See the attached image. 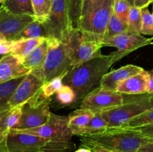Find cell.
<instances>
[{"label": "cell", "instance_id": "obj_29", "mask_svg": "<svg viewBox=\"0 0 153 152\" xmlns=\"http://www.w3.org/2000/svg\"><path fill=\"white\" fill-rule=\"evenodd\" d=\"M150 124H153V108L142 113L140 116L133 118L128 123L121 128H138Z\"/></svg>", "mask_w": 153, "mask_h": 152}, {"label": "cell", "instance_id": "obj_48", "mask_svg": "<svg viewBox=\"0 0 153 152\" xmlns=\"http://www.w3.org/2000/svg\"><path fill=\"white\" fill-rule=\"evenodd\" d=\"M152 15H153V10H152Z\"/></svg>", "mask_w": 153, "mask_h": 152}, {"label": "cell", "instance_id": "obj_14", "mask_svg": "<svg viewBox=\"0 0 153 152\" xmlns=\"http://www.w3.org/2000/svg\"><path fill=\"white\" fill-rule=\"evenodd\" d=\"M143 70L137 66L128 64L106 73L100 83V87L105 90L117 91V88L121 83L128 77L138 74Z\"/></svg>", "mask_w": 153, "mask_h": 152}, {"label": "cell", "instance_id": "obj_7", "mask_svg": "<svg viewBox=\"0 0 153 152\" xmlns=\"http://www.w3.org/2000/svg\"><path fill=\"white\" fill-rule=\"evenodd\" d=\"M45 83V77L42 67L30 70L20 82L9 101L10 108L22 106L43 95L42 87Z\"/></svg>", "mask_w": 153, "mask_h": 152}, {"label": "cell", "instance_id": "obj_38", "mask_svg": "<svg viewBox=\"0 0 153 152\" xmlns=\"http://www.w3.org/2000/svg\"><path fill=\"white\" fill-rule=\"evenodd\" d=\"M87 147L90 148L92 152H115L113 151L108 150V149L104 148L102 147H100V146L95 145H88Z\"/></svg>", "mask_w": 153, "mask_h": 152}, {"label": "cell", "instance_id": "obj_13", "mask_svg": "<svg viewBox=\"0 0 153 152\" xmlns=\"http://www.w3.org/2000/svg\"><path fill=\"white\" fill-rule=\"evenodd\" d=\"M102 43L103 46L115 47L120 52L128 55L139 48L152 44V37L146 38L140 34H133L126 32L104 40Z\"/></svg>", "mask_w": 153, "mask_h": 152}, {"label": "cell", "instance_id": "obj_37", "mask_svg": "<svg viewBox=\"0 0 153 152\" xmlns=\"http://www.w3.org/2000/svg\"><path fill=\"white\" fill-rule=\"evenodd\" d=\"M153 2V0H134V6L138 8H144L147 7L149 4Z\"/></svg>", "mask_w": 153, "mask_h": 152}, {"label": "cell", "instance_id": "obj_8", "mask_svg": "<svg viewBox=\"0 0 153 152\" xmlns=\"http://www.w3.org/2000/svg\"><path fill=\"white\" fill-rule=\"evenodd\" d=\"M42 24L48 38L61 40L68 37L74 29L69 17L67 0H53L49 17Z\"/></svg>", "mask_w": 153, "mask_h": 152}, {"label": "cell", "instance_id": "obj_27", "mask_svg": "<svg viewBox=\"0 0 153 152\" xmlns=\"http://www.w3.org/2000/svg\"><path fill=\"white\" fill-rule=\"evenodd\" d=\"M142 27L141 9L132 6L130 8L128 19V31L129 34H139Z\"/></svg>", "mask_w": 153, "mask_h": 152}, {"label": "cell", "instance_id": "obj_32", "mask_svg": "<svg viewBox=\"0 0 153 152\" xmlns=\"http://www.w3.org/2000/svg\"><path fill=\"white\" fill-rule=\"evenodd\" d=\"M56 97L58 102L64 105H67L76 102V96L74 90L68 85L63 84L61 89L56 92Z\"/></svg>", "mask_w": 153, "mask_h": 152}, {"label": "cell", "instance_id": "obj_46", "mask_svg": "<svg viewBox=\"0 0 153 152\" xmlns=\"http://www.w3.org/2000/svg\"><path fill=\"white\" fill-rule=\"evenodd\" d=\"M3 57H4V56H3V55H0V60H1V58H3Z\"/></svg>", "mask_w": 153, "mask_h": 152}, {"label": "cell", "instance_id": "obj_41", "mask_svg": "<svg viewBox=\"0 0 153 152\" xmlns=\"http://www.w3.org/2000/svg\"><path fill=\"white\" fill-rule=\"evenodd\" d=\"M75 152H92V151H91V149L90 148L85 145H82L79 148L76 149V150L75 151Z\"/></svg>", "mask_w": 153, "mask_h": 152}, {"label": "cell", "instance_id": "obj_36", "mask_svg": "<svg viewBox=\"0 0 153 152\" xmlns=\"http://www.w3.org/2000/svg\"><path fill=\"white\" fill-rule=\"evenodd\" d=\"M97 1H99V0H84L83 8H82V16L88 13V10L92 7V6L94 5Z\"/></svg>", "mask_w": 153, "mask_h": 152}, {"label": "cell", "instance_id": "obj_15", "mask_svg": "<svg viewBox=\"0 0 153 152\" xmlns=\"http://www.w3.org/2000/svg\"><path fill=\"white\" fill-rule=\"evenodd\" d=\"M30 70L25 68L19 57L10 54L0 60V84L25 75Z\"/></svg>", "mask_w": 153, "mask_h": 152}, {"label": "cell", "instance_id": "obj_39", "mask_svg": "<svg viewBox=\"0 0 153 152\" xmlns=\"http://www.w3.org/2000/svg\"><path fill=\"white\" fill-rule=\"evenodd\" d=\"M138 152H153V142L147 143L139 149Z\"/></svg>", "mask_w": 153, "mask_h": 152}, {"label": "cell", "instance_id": "obj_33", "mask_svg": "<svg viewBox=\"0 0 153 152\" xmlns=\"http://www.w3.org/2000/svg\"><path fill=\"white\" fill-rule=\"evenodd\" d=\"M142 27L140 34L145 35H153V15L147 7L141 9Z\"/></svg>", "mask_w": 153, "mask_h": 152}, {"label": "cell", "instance_id": "obj_45", "mask_svg": "<svg viewBox=\"0 0 153 152\" xmlns=\"http://www.w3.org/2000/svg\"><path fill=\"white\" fill-rule=\"evenodd\" d=\"M5 1V0H0V4H3Z\"/></svg>", "mask_w": 153, "mask_h": 152}, {"label": "cell", "instance_id": "obj_4", "mask_svg": "<svg viewBox=\"0 0 153 152\" xmlns=\"http://www.w3.org/2000/svg\"><path fill=\"white\" fill-rule=\"evenodd\" d=\"M8 152H71L73 142L52 141L38 136L11 130L6 139Z\"/></svg>", "mask_w": 153, "mask_h": 152}, {"label": "cell", "instance_id": "obj_17", "mask_svg": "<svg viewBox=\"0 0 153 152\" xmlns=\"http://www.w3.org/2000/svg\"><path fill=\"white\" fill-rule=\"evenodd\" d=\"M102 47H103L102 43L85 40L82 38L75 52L72 69L102 55L100 52Z\"/></svg>", "mask_w": 153, "mask_h": 152}, {"label": "cell", "instance_id": "obj_42", "mask_svg": "<svg viewBox=\"0 0 153 152\" xmlns=\"http://www.w3.org/2000/svg\"><path fill=\"white\" fill-rule=\"evenodd\" d=\"M5 40H7V39H6V37H4L3 34H1V33H0V43H1V42H4L5 41Z\"/></svg>", "mask_w": 153, "mask_h": 152}, {"label": "cell", "instance_id": "obj_21", "mask_svg": "<svg viewBox=\"0 0 153 152\" xmlns=\"http://www.w3.org/2000/svg\"><path fill=\"white\" fill-rule=\"evenodd\" d=\"M25 75L20 76V77L0 84V112L10 109L9 106L10 98L13 95L18 85L23 80Z\"/></svg>", "mask_w": 153, "mask_h": 152}, {"label": "cell", "instance_id": "obj_28", "mask_svg": "<svg viewBox=\"0 0 153 152\" xmlns=\"http://www.w3.org/2000/svg\"><path fill=\"white\" fill-rule=\"evenodd\" d=\"M108 128V125L106 121L103 119L102 116L100 113H96L90 121L89 124L86 127L82 135H88V134L102 132V131H106Z\"/></svg>", "mask_w": 153, "mask_h": 152}, {"label": "cell", "instance_id": "obj_9", "mask_svg": "<svg viewBox=\"0 0 153 152\" xmlns=\"http://www.w3.org/2000/svg\"><path fill=\"white\" fill-rule=\"evenodd\" d=\"M49 98L40 96L33 101L25 103L22 107V116L17 126L12 130L22 131L42 126L50 116Z\"/></svg>", "mask_w": 153, "mask_h": 152}, {"label": "cell", "instance_id": "obj_18", "mask_svg": "<svg viewBox=\"0 0 153 152\" xmlns=\"http://www.w3.org/2000/svg\"><path fill=\"white\" fill-rule=\"evenodd\" d=\"M95 113L83 109H78L73 111L69 117V128L73 135L79 137L82 135L85 128Z\"/></svg>", "mask_w": 153, "mask_h": 152}, {"label": "cell", "instance_id": "obj_24", "mask_svg": "<svg viewBox=\"0 0 153 152\" xmlns=\"http://www.w3.org/2000/svg\"><path fill=\"white\" fill-rule=\"evenodd\" d=\"M84 0H67L68 13L72 26L74 30H79L82 16Z\"/></svg>", "mask_w": 153, "mask_h": 152}, {"label": "cell", "instance_id": "obj_31", "mask_svg": "<svg viewBox=\"0 0 153 152\" xmlns=\"http://www.w3.org/2000/svg\"><path fill=\"white\" fill-rule=\"evenodd\" d=\"M65 75L58 76L51 79L48 82L45 83L42 87V93L46 98H50L53 94L56 93L63 86V80Z\"/></svg>", "mask_w": 153, "mask_h": 152}, {"label": "cell", "instance_id": "obj_20", "mask_svg": "<svg viewBox=\"0 0 153 152\" xmlns=\"http://www.w3.org/2000/svg\"><path fill=\"white\" fill-rule=\"evenodd\" d=\"M45 37L33 39H21V40H14L12 55L19 57L21 59H23L30 52H32L35 48H37L40 43L45 40Z\"/></svg>", "mask_w": 153, "mask_h": 152}, {"label": "cell", "instance_id": "obj_10", "mask_svg": "<svg viewBox=\"0 0 153 152\" xmlns=\"http://www.w3.org/2000/svg\"><path fill=\"white\" fill-rule=\"evenodd\" d=\"M16 131L33 134L52 141L58 142L72 141V137L74 136L69 128L68 116H58L52 113H50L46 123L42 126Z\"/></svg>", "mask_w": 153, "mask_h": 152}, {"label": "cell", "instance_id": "obj_23", "mask_svg": "<svg viewBox=\"0 0 153 152\" xmlns=\"http://www.w3.org/2000/svg\"><path fill=\"white\" fill-rule=\"evenodd\" d=\"M45 37L48 38L46 30L41 22L34 19L32 22L27 25L15 38L14 40L21 39H33Z\"/></svg>", "mask_w": 153, "mask_h": 152}, {"label": "cell", "instance_id": "obj_12", "mask_svg": "<svg viewBox=\"0 0 153 152\" xmlns=\"http://www.w3.org/2000/svg\"><path fill=\"white\" fill-rule=\"evenodd\" d=\"M31 15H16L0 6V33L8 40H14L16 36L34 20Z\"/></svg>", "mask_w": 153, "mask_h": 152}, {"label": "cell", "instance_id": "obj_16", "mask_svg": "<svg viewBox=\"0 0 153 152\" xmlns=\"http://www.w3.org/2000/svg\"><path fill=\"white\" fill-rule=\"evenodd\" d=\"M150 74L143 69L138 74L128 77L117 88V92L123 95H139L149 91Z\"/></svg>", "mask_w": 153, "mask_h": 152}, {"label": "cell", "instance_id": "obj_19", "mask_svg": "<svg viewBox=\"0 0 153 152\" xmlns=\"http://www.w3.org/2000/svg\"><path fill=\"white\" fill-rule=\"evenodd\" d=\"M49 39L46 38L43 43H40L22 60L24 66L29 70L43 66L49 51Z\"/></svg>", "mask_w": 153, "mask_h": 152}, {"label": "cell", "instance_id": "obj_5", "mask_svg": "<svg viewBox=\"0 0 153 152\" xmlns=\"http://www.w3.org/2000/svg\"><path fill=\"white\" fill-rule=\"evenodd\" d=\"M114 1L99 0L82 16L79 31L84 40L102 43L111 16L113 14Z\"/></svg>", "mask_w": 153, "mask_h": 152}, {"label": "cell", "instance_id": "obj_47", "mask_svg": "<svg viewBox=\"0 0 153 152\" xmlns=\"http://www.w3.org/2000/svg\"><path fill=\"white\" fill-rule=\"evenodd\" d=\"M152 44H153V37H152Z\"/></svg>", "mask_w": 153, "mask_h": 152}, {"label": "cell", "instance_id": "obj_35", "mask_svg": "<svg viewBox=\"0 0 153 152\" xmlns=\"http://www.w3.org/2000/svg\"><path fill=\"white\" fill-rule=\"evenodd\" d=\"M134 129L137 130L142 136L153 141V124L140 127L138 128H134Z\"/></svg>", "mask_w": 153, "mask_h": 152}, {"label": "cell", "instance_id": "obj_22", "mask_svg": "<svg viewBox=\"0 0 153 152\" xmlns=\"http://www.w3.org/2000/svg\"><path fill=\"white\" fill-rule=\"evenodd\" d=\"M1 5L13 14L31 15L34 17L31 0H5Z\"/></svg>", "mask_w": 153, "mask_h": 152}, {"label": "cell", "instance_id": "obj_25", "mask_svg": "<svg viewBox=\"0 0 153 152\" xmlns=\"http://www.w3.org/2000/svg\"><path fill=\"white\" fill-rule=\"evenodd\" d=\"M53 0H31L34 19L43 23L48 19Z\"/></svg>", "mask_w": 153, "mask_h": 152}, {"label": "cell", "instance_id": "obj_43", "mask_svg": "<svg viewBox=\"0 0 153 152\" xmlns=\"http://www.w3.org/2000/svg\"><path fill=\"white\" fill-rule=\"evenodd\" d=\"M128 2V4H130V5L132 7V6H134V0H126Z\"/></svg>", "mask_w": 153, "mask_h": 152}, {"label": "cell", "instance_id": "obj_34", "mask_svg": "<svg viewBox=\"0 0 153 152\" xmlns=\"http://www.w3.org/2000/svg\"><path fill=\"white\" fill-rule=\"evenodd\" d=\"M14 40H5L0 43V55H7L11 53Z\"/></svg>", "mask_w": 153, "mask_h": 152}, {"label": "cell", "instance_id": "obj_40", "mask_svg": "<svg viewBox=\"0 0 153 152\" xmlns=\"http://www.w3.org/2000/svg\"><path fill=\"white\" fill-rule=\"evenodd\" d=\"M150 74V80H149V93H153V70L149 72Z\"/></svg>", "mask_w": 153, "mask_h": 152}, {"label": "cell", "instance_id": "obj_1", "mask_svg": "<svg viewBox=\"0 0 153 152\" xmlns=\"http://www.w3.org/2000/svg\"><path fill=\"white\" fill-rule=\"evenodd\" d=\"M127 55L124 52H115L108 55L100 56L87 61L72 69L65 75L63 83L68 85L74 90L76 101L83 99L92 92L101 79L115 62Z\"/></svg>", "mask_w": 153, "mask_h": 152}, {"label": "cell", "instance_id": "obj_6", "mask_svg": "<svg viewBox=\"0 0 153 152\" xmlns=\"http://www.w3.org/2000/svg\"><path fill=\"white\" fill-rule=\"evenodd\" d=\"M128 95L129 98L123 95L124 103L121 106L100 113L108 128H121L133 118L153 108V93Z\"/></svg>", "mask_w": 153, "mask_h": 152}, {"label": "cell", "instance_id": "obj_3", "mask_svg": "<svg viewBox=\"0 0 153 152\" xmlns=\"http://www.w3.org/2000/svg\"><path fill=\"white\" fill-rule=\"evenodd\" d=\"M79 137L82 145H95L115 152H138L142 146L153 142L134 128H108L102 132Z\"/></svg>", "mask_w": 153, "mask_h": 152}, {"label": "cell", "instance_id": "obj_44", "mask_svg": "<svg viewBox=\"0 0 153 152\" xmlns=\"http://www.w3.org/2000/svg\"><path fill=\"white\" fill-rule=\"evenodd\" d=\"M9 110H10V109H9ZM9 110H4V111H1V112H0V119H1V118L2 117V116H4V115L5 114V113H7V112Z\"/></svg>", "mask_w": 153, "mask_h": 152}, {"label": "cell", "instance_id": "obj_30", "mask_svg": "<svg viewBox=\"0 0 153 152\" xmlns=\"http://www.w3.org/2000/svg\"><path fill=\"white\" fill-rule=\"evenodd\" d=\"M131 6L126 0H114L113 6V13L122 22L128 24V15Z\"/></svg>", "mask_w": 153, "mask_h": 152}, {"label": "cell", "instance_id": "obj_11", "mask_svg": "<svg viewBox=\"0 0 153 152\" xmlns=\"http://www.w3.org/2000/svg\"><path fill=\"white\" fill-rule=\"evenodd\" d=\"M123 103V94L117 91L105 90L99 86L82 99L80 108L96 114L116 108Z\"/></svg>", "mask_w": 153, "mask_h": 152}, {"label": "cell", "instance_id": "obj_26", "mask_svg": "<svg viewBox=\"0 0 153 152\" xmlns=\"http://www.w3.org/2000/svg\"><path fill=\"white\" fill-rule=\"evenodd\" d=\"M128 31V24L122 22L114 13L111 16L110 21L108 25L107 30H106L105 34L103 40L106 39L111 38V37H115L119 34L126 33Z\"/></svg>", "mask_w": 153, "mask_h": 152}, {"label": "cell", "instance_id": "obj_2", "mask_svg": "<svg viewBox=\"0 0 153 152\" xmlns=\"http://www.w3.org/2000/svg\"><path fill=\"white\" fill-rule=\"evenodd\" d=\"M49 39V51L42 66L45 83L58 76L66 75L72 69L75 52L82 36L79 30H74L64 40Z\"/></svg>", "mask_w": 153, "mask_h": 152}]
</instances>
